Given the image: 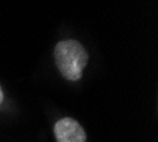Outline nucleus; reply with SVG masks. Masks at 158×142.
<instances>
[{
  "label": "nucleus",
  "instance_id": "2",
  "mask_svg": "<svg viewBox=\"0 0 158 142\" xmlns=\"http://www.w3.org/2000/svg\"><path fill=\"white\" fill-rule=\"evenodd\" d=\"M54 136L57 142H85L84 128L70 117L61 118L54 125Z\"/></svg>",
  "mask_w": 158,
  "mask_h": 142
},
{
  "label": "nucleus",
  "instance_id": "1",
  "mask_svg": "<svg viewBox=\"0 0 158 142\" xmlns=\"http://www.w3.org/2000/svg\"><path fill=\"white\" fill-rule=\"evenodd\" d=\"M56 66L64 78L78 81L88 61V54L81 43L76 40H63L54 47Z\"/></svg>",
  "mask_w": 158,
  "mask_h": 142
},
{
  "label": "nucleus",
  "instance_id": "3",
  "mask_svg": "<svg viewBox=\"0 0 158 142\" xmlns=\"http://www.w3.org/2000/svg\"><path fill=\"white\" fill-rule=\"evenodd\" d=\"M2 101H3V90L0 87V104H2Z\"/></svg>",
  "mask_w": 158,
  "mask_h": 142
}]
</instances>
